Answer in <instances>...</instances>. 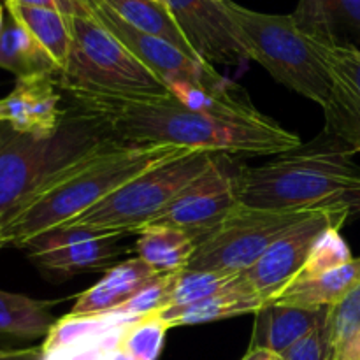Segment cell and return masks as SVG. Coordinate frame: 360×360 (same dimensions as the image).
Instances as JSON below:
<instances>
[{"instance_id": "cell-1", "label": "cell", "mask_w": 360, "mask_h": 360, "mask_svg": "<svg viewBox=\"0 0 360 360\" xmlns=\"http://www.w3.org/2000/svg\"><path fill=\"white\" fill-rule=\"evenodd\" d=\"M67 105L127 146L169 144L225 157H276L301 146L299 136L274 120L245 123L202 115L174 95H125L58 81Z\"/></svg>"}, {"instance_id": "cell-2", "label": "cell", "mask_w": 360, "mask_h": 360, "mask_svg": "<svg viewBox=\"0 0 360 360\" xmlns=\"http://www.w3.org/2000/svg\"><path fill=\"white\" fill-rule=\"evenodd\" d=\"M239 202L278 211L360 213V165L354 151L323 132L309 144L239 169Z\"/></svg>"}, {"instance_id": "cell-3", "label": "cell", "mask_w": 360, "mask_h": 360, "mask_svg": "<svg viewBox=\"0 0 360 360\" xmlns=\"http://www.w3.org/2000/svg\"><path fill=\"white\" fill-rule=\"evenodd\" d=\"M53 136L18 134L0 123V225H6L28 206L69 178L112 141L101 127L69 105Z\"/></svg>"}, {"instance_id": "cell-4", "label": "cell", "mask_w": 360, "mask_h": 360, "mask_svg": "<svg viewBox=\"0 0 360 360\" xmlns=\"http://www.w3.org/2000/svg\"><path fill=\"white\" fill-rule=\"evenodd\" d=\"M186 150L169 144L127 146L116 143L7 221L2 227L6 245L25 248L37 236L86 213L141 172Z\"/></svg>"}, {"instance_id": "cell-5", "label": "cell", "mask_w": 360, "mask_h": 360, "mask_svg": "<svg viewBox=\"0 0 360 360\" xmlns=\"http://www.w3.org/2000/svg\"><path fill=\"white\" fill-rule=\"evenodd\" d=\"M250 60L259 62L274 79L308 101L326 105L330 77L322 56L292 14H267L246 9L231 0L221 2Z\"/></svg>"}, {"instance_id": "cell-6", "label": "cell", "mask_w": 360, "mask_h": 360, "mask_svg": "<svg viewBox=\"0 0 360 360\" xmlns=\"http://www.w3.org/2000/svg\"><path fill=\"white\" fill-rule=\"evenodd\" d=\"M221 155L186 150L141 172L102 202L63 227L137 236L186 185L207 171Z\"/></svg>"}, {"instance_id": "cell-7", "label": "cell", "mask_w": 360, "mask_h": 360, "mask_svg": "<svg viewBox=\"0 0 360 360\" xmlns=\"http://www.w3.org/2000/svg\"><path fill=\"white\" fill-rule=\"evenodd\" d=\"M167 323L157 313L136 316L123 306L56 320L42 341V360H157Z\"/></svg>"}, {"instance_id": "cell-8", "label": "cell", "mask_w": 360, "mask_h": 360, "mask_svg": "<svg viewBox=\"0 0 360 360\" xmlns=\"http://www.w3.org/2000/svg\"><path fill=\"white\" fill-rule=\"evenodd\" d=\"M67 16L72 49L69 65L58 74V81L125 95H171L169 88L151 70L81 9L79 2L76 13Z\"/></svg>"}, {"instance_id": "cell-9", "label": "cell", "mask_w": 360, "mask_h": 360, "mask_svg": "<svg viewBox=\"0 0 360 360\" xmlns=\"http://www.w3.org/2000/svg\"><path fill=\"white\" fill-rule=\"evenodd\" d=\"M315 211H278L239 202L225 220L197 245L186 269L241 274Z\"/></svg>"}, {"instance_id": "cell-10", "label": "cell", "mask_w": 360, "mask_h": 360, "mask_svg": "<svg viewBox=\"0 0 360 360\" xmlns=\"http://www.w3.org/2000/svg\"><path fill=\"white\" fill-rule=\"evenodd\" d=\"M239 204V169L221 155L204 174L186 185L148 225L178 229L199 245ZM146 225V227H148Z\"/></svg>"}, {"instance_id": "cell-11", "label": "cell", "mask_w": 360, "mask_h": 360, "mask_svg": "<svg viewBox=\"0 0 360 360\" xmlns=\"http://www.w3.org/2000/svg\"><path fill=\"white\" fill-rule=\"evenodd\" d=\"M77 2L88 16L102 25L130 55L136 56L167 88L176 83H210L224 77L210 63L190 58L171 42L127 23L102 0Z\"/></svg>"}, {"instance_id": "cell-12", "label": "cell", "mask_w": 360, "mask_h": 360, "mask_svg": "<svg viewBox=\"0 0 360 360\" xmlns=\"http://www.w3.org/2000/svg\"><path fill=\"white\" fill-rule=\"evenodd\" d=\"M350 217L347 211H315L274 243L255 266L241 273L243 280L266 304L274 301L294 283L323 232L327 229H341Z\"/></svg>"}, {"instance_id": "cell-13", "label": "cell", "mask_w": 360, "mask_h": 360, "mask_svg": "<svg viewBox=\"0 0 360 360\" xmlns=\"http://www.w3.org/2000/svg\"><path fill=\"white\" fill-rule=\"evenodd\" d=\"M127 236L86 229L58 227L25 245L27 257L37 269L53 278H70L109 269L125 250L120 243Z\"/></svg>"}, {"instance_id": "cell-14", "label": "cell", "mask_w": 360, "mask_h": 360, "mask_svg": "<svg viewBox=\"0 0 360 360\" xmlns=\"http://www.w3.org/2000/svg\"><path fill=\"white\" fill-rule=\"evenodd\" d=\"M313 41V39H311ZM330 77L329 101L323 105L326 130L360 153V49L357 46L313 41Z\"/></svg>"}, {"instance_id": "cell-15", "label": "cell", "mask_w": 360, "mask_h": 360, "mask_svg": "<svg viewBox=\"0 0 360 360\" xmlns=\"http://www.w3.org/2000/svg\"><path fill=\"white\" fill-rule=\"evenodd\" d=\"M169 13L190 46L206 63H236L250 60L234 25L217 0H165Z\"/></svg>"}, {"instance_id": "cell-16", "label": "cell", "mask_w": 360, "mask_h": 360, "mask_svg": "<svg viewBox=\"0 0 360 360\" xmlns=\"http://www.w3.org/2000/svg\"><path fill=\"white\" fill-rule=\"evenodd\" d=\"M65 112L63 94L55 74L20 77L13 90L0 98V123L27 136H53L62 125Z\"/></svg>"}, {"instance_id": "cell-17", "label": "cell", "mask_w": 360, "mask_h": 360, "mask_svg": "<svg viewBox=\"0 0 360 360\" xmlns=\"http://www.w3.org/2000/svg\"><path fill=\"white\" fill-rule=\"evenodd\" d=\"M329 309L267 302L255 313L250 348L283 355L288 348L319 329L329 316Z\"/></svg>"}, {"instance_id": "cell-18", "label": "cell", "mask_w": 360, "mask_h": 360, "mask_svg": "<svg viewBox=\"0 0 360 360\" xmlns=\"http://www.w3.org/2000/svg\"><path fill=\"white\" fill-rule=\"evenodd\" d=\"M292 18L302 34L322 44L360 41V0H299Z\"/></svg>"}, {"instance_id": "cell-19", "label": "cell", "mask_w": 360, "mask_h": 360, "mask_svg": "<svg viewBox=\"0 0 360 360\" xmlns=\"http://www.w3.org/2000/svg\"><path fill=\"white\" fill-rule=\"evenodd\" d=\"M158 276L160 274L155 273L139 257L123 260L109 267L94 287L77 297L70 315H95L120 308Z\"/></svg>"}, {"instance_id": "cell-20", "label": "cell", "mask_w": 360, "mask_h": 360, "mask_svg": "<svg viewBox=\"0 0 360 360\" xmlns=\"http://www.w3.org/2000/svg\"><path fill=\"white\" fill-rule=\"evenodd\" d=\"M169 91L179 102L211 118L245 123L269 120L253 105L241 86L229 83L225 77L210 83H176Z\"/></svg>"}, {"instance_id": "cell-21", "label": "cell", "mask_w": 360, "mask_h": 360, "mask_svg": "<svg viewBox=\"0 0 360 360\" xmlns=\"http://www.w3.org/2000/svg\"><path fill=\"white\" fill-rule=\"evenodd\" d=\"M264 304L266 302L252 290V287L239 274L232 283L202 301L179 306V308L162 309L157 315L171 329V327L199 326V323L234 319V316L250 315V313L255 315Z\"/></svg>"}, {"instance_id": "cell-22", "label": "cell", "mask_w": 360, "mask_h": 360, "mask_svg": "<svg viewBox=\"0 0 360 360\" xmlns=\"http://www.w3.org/2000/svg\"><path fill=\"white\" fill-rule=\"evenodd\" d=\"M6 9L39 42L62 74L69 65L72 49L69 16L46 7L21 6L13 0H6Z\"/></svg>"}, {"instance_id": "cell-23", "label": "cell", "mask_w": 360, "mask_h": 360, "mask_svg": "<svg viewBox=\"0 0 360 360\" xmlns=\"http://www.w3.org/2000/svg\"><path fill=\"white\" fill-rule=\"evenodd\" d=\"M360 283V257L308 281L292 283L274 301L302 308H333Z\"/></svg>"}, {"instance_id": "cell-24", "label": "cell", "mask_w": 360, "mask_h": 360, "mask_svg": "<svg viewBox=\"0 0 360 360\" xmlns=\"http://www.w3.org/2000/svg\"><path fill=\"white\" fill-rule=\"evenodd\" d=\"M195 248L197 241L192 236L160 225H148L136 239L137 257L158 274L186 269Z\"/></svg>"}, {"instance_id": "cell-25", "label": "cell", "mask_w": 360, "mask_h": 360, "mask_svg": "<svg viewBox=\"0 0 360 360\" xmlns=\"http://www.w3.org/2000/svg\"><path fill=\"white\" fill-rule=\"evenodd\" d=\"M53 301H39L23 294L0 290V338L46 340L56 323Z\"/></svg>"}, {"instance_id": "cell-26", "label": "cell", "mask_w": 360, "mask_h": 360, "mask_svg": "<svg viewBox=\"0 0 360 360\" xmlns=\"http://www.w3.org/2000/svg\"><path fill=\"white\" fill-rule=\"evenodd\" d=\"M0 67L20 77L55 74L60 70L39 42L7 13L0 30Z\"/></svg>"}, {"instance_id": "cell-27", "label": "cell", "mask_w": 360, "mask_h": 360, "mask_svg": "<svg viewBox=\"0 0 360 360\" xmlns=\"http://www.w3.org/2000/svg\"><path fill=\"white\" fill-rule=\"evenodd\" d=\"M102 2L111 7L122 20H125L132 27L146 34L157 35L181 49L190 58L202 62L164 4H158L155 0H102Z\"/></svg>"}, {"instance_id": "cell-28", "label": "cell", "mask_w": 360, "mask_h": 360, "mask_svg": "<svg viewBox=\"0 0 360 360\" xmlns=\"http://www.w3.org/2000/svg\"><path fill=\"white\" fill-rule=\"evenodd\" d=\"M239 274L224 273V271H202V269H181L174 273L171 288L167 294L165 308H179V306L193 304L197 301L217 294L221 288L238 278Z\"/></svg>"}, {"instance_id": "cell-29", "label": "cell", "mask_w": 360, "mask_h": 360, "mask_svg": "<svg viewBox=\"0 0 360 360\" xmlns=\"http://www.w3.org/2000/svg\"><path fill=\"white\" fill-rule=\"evenodd\" d=\"M340 231L341 229H327L323 232L294 283L322 276L323 273H329V271L336 269V267L343 266L354 259L350 246L341 238Z\"/></svg>"}, {"instance_id": "cell-30", "label": "cell", "mask_w": 360, "mask_h": 360, "mask_svg": "<svg viewBox=\"0 0 360 360\" xmlns=\"http://www.w3.org/2000/svg\"><path fill=\"white\" fill-rule=\"evenodd\" d=\"M329 333L334 352L341 350L360 333V283L347 297L329 309Z\"/></svg>"}, {"instance_id": "cell-31", "label": "cell", "mask_w": 360, "mask_h": 360, "mask_svg": "<svg viewBox=\"0 0 360 360\" xmlns=\"http://www.w3.org/2000/svg\"><path fill=\"white\" fill-rule=\"evenodd\" d=\"M329 320V316H327ZM326 322L313 330L309 336L295 343L294 347L288 348L283 355H280L281 360H338L336 352H334L333 343H330L329 323Z\"/></svg>"}, {"instance_id": "cell-32", "label": "cell", "mask_w": 360, "mask_h": 360, "mask_svg": "<svg viewBox=\"0 0 360 360\" xmlns=\"http://www.w3.org/2000/svg\"><path fill=\"white\" fill-rule=\"evenodd\" d=\"M0 360H42V347L0 350Z\"/></svg>"}, {"instance_id": "cell-33", "label": "cell", "mask_w": 360, "mask_h": 360, "mask_svg": "<svg viewBox=\"0 0 360 360\" xmlns=\"http://www.w3.org/2000/svg\"><path fill=\"white\" fill-rule=\"evenodd\" d=\"M338 360H360V333L341 350Z\"/></svg>"}, {"instance_id": "cell-34", "label": "cell", "mask_w": 360, "mask_h": 360, "mask_svg": "<svg viewBox=\"0 0 360 360\" xmlns=\"http://www.w3.org/2000/svg\"><path fill=\"white\" fill-rule=\"evenodd\" d=\"M278 355H274L269 350H260V348H250L246 355L241 360H274Z\"/></svg>"}, {"instance_id": "cell-35", "label": "cell", "mask_w": 360, "mask_h": 360, "mask_svg": "<svg viewBox=\"0 0 360 360\" xmlns=\"http://www.w3.org/2000/svg\"><path fill=\"white\" fill-rule=\"evenodd\" d=\"M6 245V239H4V232H2V225H0V248H4Z\"/></svg>"}, {"instance_id": "cell-36", "label": "cell", "mask_w": 360, "mask_h": 360, "mask_svg": "<svg viewBox=\"0 0 360 360\" xmlns=\"http://www.w3.org/2000/svg\"><path fill=\"white\" fill-rule=\"evenodd\" d=\"M4 20H6V18H4V7H2V4H0V30H2Z\"/></svg>"}, {"instance_id": "cell-37", "label": "cell", "mask_w": 360, "mask_h": 360, "mask_svg": "<svg viewBox=\"0 0 360 360\" xmlns=\"http://www.w3.org/2000/svg\"><path fill=\"white\" fill-rule=\"evenodd\" d=\"M155 2H158V4H164V6H165V0H155Z\"/></svg>"}, {"instance_id": "cell-38", "label": "cell", "mask_w": 360, "mask_h": 360, "mask_svg": "<svg viewBox=\"0 0 360 360\" xmlns=\"http://www.w3.org/2000/svg\"><path fill=\"white\" fill-rule=\"evenodd\" d=\"M274 360H281V359H280V355H278V357H276V359H274Z\"/></svg>"}, {"instance_id": "cell-39", "label": "cell", "mask_w": 360, "mask_h": 360, "mask_svg": "<svg viewBox=\"0 0 360 360\" xmlns=\"http://www.w3.org/2000/svg\"><path fill=\"white\" fill-rule=\"evenodd\" d=\"M217 2H224V0H217Z\"/></svg>"}]
</instances>
